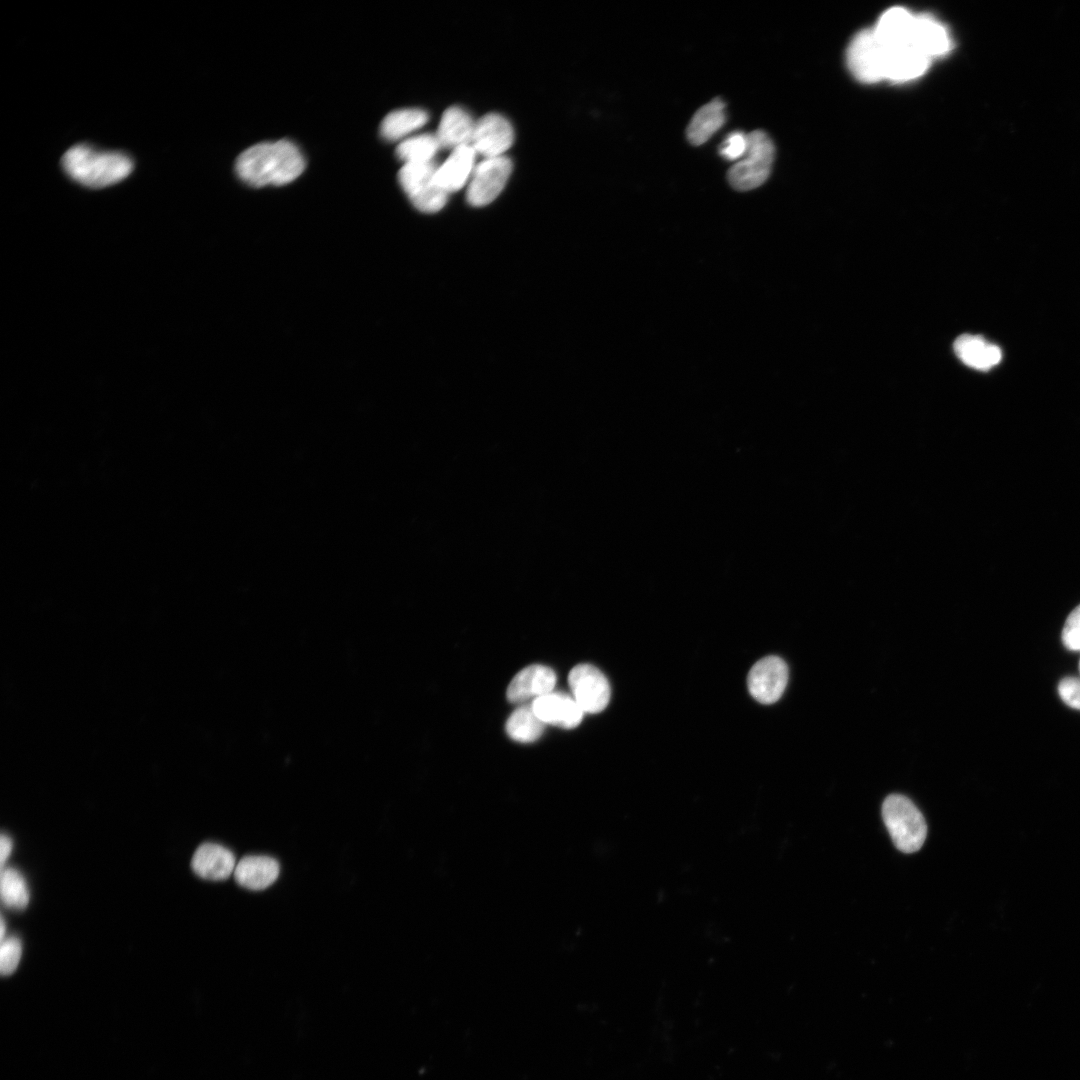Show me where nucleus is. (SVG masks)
I'll return each mask as SVG.
<instances>
[{"label":"nucleus","mask_w":1080,"mask_h":1080,"mask_svg":"<svg viewBox=\"0 0 1080 1080\" xmlns=\"http://www.w3.org/2000/svg\"><path fill=\"white\" fill-rule=\"evenodd\" d=\"M476 152L471 145L452 150L446 161L436 170V181L446 192H456L467 182L474 170Z\"/></svg>","instance_id":"6ab92c4d"},{"label":"nucleus","mask_w":1080,"mask_h":1080,"mask_svg":"<svg viewBox=\"0 0 1080 1080\" xmlns=\"http://www.w3.org/2000/svg\"><path fill=\"white\" fill-rule=\"evenodd\" d=\"M883 48L884 79L893 82H906L923 75L931 59L914 45Z\"/></svg>","instance_id":"9b49d317"},{"label":"nucleus","mask_w":1080,"mask_h":1080,"mask_svg":"<svg viewBox=\"0 0 1080 1080\" xmlns=\"http://www.w3.org/2000/svg\"><path fill=\"white\" fill-rule=\"evenodd\" d=\"M1079 670H1080V662H1079Z\"/></svg>","instance_id":"2f4dec72"},{"label":"nucleus","mask_w":1080,"mask_h":1080,"mask_svg":"<svg viewBox=\"0 0 1080 1080\" xmlns=\"http://www.w3.org/2000/svg\"><path fill=\"white\" fill-rule=\"evenodd\" d=\"M1 900L11 909L22 910L29 903V891L22 874L14 868H3L0 878Z\"/></svg>","instance_id":"393cba45"},{"label":"nucleus","mask_w":1080,"mask_h":1080,"mask_svg":"<svg viewBox=\"0 0 1080 1080\" xmlns=\"http://www.w3.org/2000/svg\"><path fill=\"white\" fill-rule=\"evenodd\" d=\"M22 945L17 937L11 936L1 941L0 970L3 976L12 974L20 961Z\"/></svg>","instance_id":"a878e982"},{"label":"nucleus","mask_w":1080,"mask_h":1080,"mask_svg":"<svg viewBox=\"0 0 1080 1080\" xmlns=\"http://www.w3.org/2000/svg\"><path fill=\"white\" fill-rule=\"evenodd\" d=\"M725 107V102L716 97L694 113L686 130L687 139L692 145L704 144L724 125Z\"/></svg>","instance_id":"412c9836"},{"label":"nucleus","mask_w":1080,"mask_h":1080,"mask_svg":"<svg viewBox=\"0 0 1080 1080\" xmlns=\"http://www.w3.org/2000/svg\"><path fill=\"white\" fill-rule=\"evenodd\" d=\"M191 867L198 876L204 879L225 880L235 870V856L228 848L220 844L206 842L195 851Z\"/></svg>","instance_id":"2eb2a0df"},{"label":"nucleus","mask_w":1080,"mask_h":1080,"mask_svg":"<svg viewBox=\"0 0 1080 1080\" xmlns=\"http://www.w3.org/2000/svg\"><path fill=\"white\" fill-rule=\"evenodd\" d=\"M475 123L470 114L459 106L446 109L435 134L441 147L454 150L470 145Z\"/></svg>","instance_id":"aec40b11"},{"label":"nucleus","mask_w":1080,"mask_h":1080,"mask_svg":"<svg viewBox=\"0 0 1080 1080\" xmlns=\"http://www.w3.org/2000/svg\"><path fill=\"white\" fill-rule=\"evenodd\" d=\"M64 172L75 182L90 188L116 184L130 175L134 163L121 152L104 151L87 144L69 148L61 159Z\"/></svg>","instance_id":"f03ea898"},{"label":"nucleus","mask_w":1080,"mask_h":1080,"mask_svg":"<svg viewBox=\"0 0 1080 1080\" xmlns=\"http://www.w3.org/2000/svg\"><path fill=\"white\" fill-rule=\"evenodd\" d=\"M435 163L404 164L398 174L400 185L412 204L420 211L434 213L441 210L448 198L436 181Z\"/></svg>","instance_id":"39448f33"},{"label":"nucleus","mask_w":1080,"mask_h":1080,"mask_svg":"<svg viewBox=\"0 0 1080 1080\" xmlns=\"http://www.w3.org/2000/svg\"><path fill=\"white\" fill-rule=\"evenodd\" d=\"M1061 699L1070 707L1080 710V679L1066 677L1058 685Z\"/></svg>","instance_id":"c85d7f7f"},{"label":"nucleus","mask_w":1080,"mask_h":1080,"mask_svg":"<svg viewBox=\"0 0 1080 1080\" xmlns=\"http://www.w3.org/2000/svg\"><path fill=\"white\" fill-rule=\"evenodd\" d=\"M915 18L916 15L904 7H892L880 16L873 30L884 48L914 45Z\"/></svg>","instance_id":"4468645a"},{"label":"nucleus","mask_w":1080,"mask_h":1080,"mask_svg":"<svg viewBox=\"0 0 1080 1080\" xmlns=\"http://www.w3.org/2000/svg\"><path fill=\"white\" fill-rule=\"evenodd\" d=\"M12 850V841L9 836L2 833L0 839V863L1 868H4L5 862L8 859Z\"/></svg>","instance_id":"c756f323"},{"label":"nucleus","mask_w":1080,"mask_h":1080,"mask_svg":"<svg viewBox=\"0 0 1080 1080\" xmlns=\"http://www.w3.org/2000/svg\"><path fill=\"white\" fill-rule=\"evenodd\" d=\"M555 684L556 674L550 667L534 664L513 677L507 687L506 696L511 703H523L552 692Z\"/></svg>","instance_id":"f8f14e48"},{"label":"nucleus","mask_w":1080,"mask_h":1080,"mask_svg":"<svg viewBox=\"0 0 1080 1080\" xmlns=\"http://www.w3.org/2000/svg\"><path fill=\"white\" fill-rule=\"evenodd\" d=\"M748 146L744 156L728 171L729 184L738 191H749L761 186L769 177L775 158V146L762 130L747 134Z\"/></svg>","instance_id":"20e7f679"},{"label":"nucleus","mask_w":1080,"mask_h":1080,"mask_svg":"<svg viewBox=\"0 0 1080 1080\" xmlns=\"http://www.w3.org/2000/svg\"><path fill=\"white\" fill-rule=\"evenodd\" d=\"M304 169L300 150L289 140L253 145L243 151L235 163L240 179L255 187L288 184Z\"/></svg>","instance_id":"f257e3e1"},{"label":"nucleus","mask_w":1080,"mask_h":1080,"mask_svg":"<svg viewBox=\"0 0 1080 1080\" xmlns=\"http://www.w3.org/2000/svg\"><path fill=\"white\" fill-rule=\"evenodd\" d=\"M913 42L931 60L946 55L952 48L946 27L929 14L916 15Z\"/></svg>","instance_id":"dca6fc26"},{"label":"nucleus","mask_w":1080,"mask_h":1080,"mask_svg":"<svg viewBox=\"0 0 1080 1080\" xmlns=\"http://www.w3.org/2000/svg\"><path fill=\"white\" fill-rule=\"evenodd\" d=\"M436 135L425 133L404 139L396 148L397 157L404 162L427 163L440 148Z\"/></svg>","instance_id":"b1692460"},{"label":"nucleus","mask_w":1080,"mask_h":1080,"mask_svg":"<svg viewBox=\"0 0 1080 1080\" xmlns=\"http://www.w3.org/2000/svg\"><path fill=\"white\" fill-rule=\"evenodd\" d=\"M280 872L276 859L264 855L243 857L234 870L236 882L250 890H263L278 878Z\"/></svg>","instance_id":"f3484780"},{"label":"nucleus","mask_w":1080,"mask_h":1080,"mask_svg":"<svg viewBox=\"0 0 1080 1080\" xmlns=\"http://www.w3.org/2000/svg\"><path fill=\"white\" fill-rule=\"evenodd\" d=\"M532 708L544 724L563 728L578 726L584 711L575 699L562 692H550L532 701Z\"/></svg>","instance_id":"ddd939ff"},{"label":"nucleus","mask_w":1080,"mask_h":1080,"mask_svg":"<svg viewBox=\"0 0 1080 1080\" xmlns=\"http://www.w3.org/2000/svg\"><path fill=\"white\" fill-rule=\"evenodd\" d=\"M747 146V134L742 131H733L720 144L718 152L725 160L737 162L746 153Z\"/></svg>","instance_id":"bb28decb"},{"label":"nucleus","mask_w":1080,"mask_h":1080,"mask_svg":"<svg viewBox=\"0 0 1080 1080\" xmlns=\"http://www.w3.org/2000/svg\"><path fill=\"white\" fill-rule=\"evenodd\" d=\"M4 936H5V921H4V918L1 917V932H0L1 941L4 940Z\"/></svg>","instance_id":"7c9ffc66"},{"label":"nucleus","mask_w":1080,"mask_h":1080,"mask_svg":"<svg viewBox=\"0 0 1080 1080\" xmlns=\"http://www.w3.org/2000/svg\"><path fill=\"white\" fill-rule=\"evenodd\" d=\"M882 818L898 850L913 853L922 847L927 836L926 821L909 798L900 794L886 797Z\"/></svg>","instance_id":"7ed1b4c3"},{"label":"nucleus","mask_w":1080,"mask_h":1080,"mask_svg":"<svg viewBox=\"0 0 1080 1080\" xmlns=\"http://www.w3.org/2000/svg\"><path fill=\"white\" fill-rule=\"evenodd\" d=\"M514 132L510 122L498 113H488L476 123L471 146L485 158L503 156L513 144Z\"/></svg>","instance_id":"9d476101"},{"label":"nucleus","mask_w":1080,"mask_h":1080,"mask_svg":"<svg viewBox=\"0 0 1080 1080\" xmlns=\"http://www.w3.org/2000/svg\"><path fill=\"white\" fill-rule=\"evenodd\" d=\"M568 683L572 697L584 713H598L610 700V685L605 675L590 664H579L571 669Z\"/></svg>","instance_id":"6e6552de"},{"label":"nucleus","mask_w":1080,"mask_h":1080,"mask_svg":"<svg viewBox=\"0 0 1080 1080\" xmlns=\"http://www.w3.org/2000/svg\"><path fill=\"white\" fill-rule=\"evenodd\" d=\"M788 682V667L778 656H766L750 669L747 686L751 696L763 704L776 702Z\"/></svg>","instance_id":"1a4fd4ad"},{"label":"nucleus","mask_w":1080,"mask_h":1080,"mask_svg":"<svg viewBox=\"0 0 1080 1080\" xmlns=\"http://www.w3.org/2000/svg\"><path fill=\"white\" fill-rule=\"evenodd\" d=\"M1062 642L1069 650L1080 651V605L1072 610L1065 621Z\"/></svg>","instance_id":"cd10ccee"},{"label":"nucleus","mask_w":1080,"mask_h":1080,"mask_svg":"<svg viewBox=\"0 0 1080 1080\" xmlns=\"http://www.w3.org/2000/svg\"><path fill=\"white\" fill-rule=\"evenodd\" d=\"M505 728L513 740L529 743L542 735L544 723L537 717L532 705H522L509 716Z\"/></svg>","instance_id":"5701e85b"},{"label":"nucleus","mask_w":1080,"mask_h":1080,"mask_svg":"<svg viewBox=\"0 0 1080 1080\" xmlns=\"http://www.w3.org/2000/svg\"><path fill=\"white\" fill-rule=\"evenodd\" d=\"M511 171L512 163L508 157L485 158L471 175L466 192L468 203L475 207L491 203L503 190Z\"/></svg>","instance_id":"0eeeda50"},{"label":"nucleus","mask_w":1080,"mask_h":1080,"mask_svg":"<svg viewBox=\"0 0 1080 1080\" xmlns=\"http://www.w3.org/2000/svg\"><path fill=\"white\" fill-rule=\"evenodd\" d=\"M847 63L854 77L863 83L884 80V53L873 29L858 32L847 50Z\"/></svg>","instance_id":"423d86ee"},{"label":"nucleus","mask_w":1080,"mask_h":1080,"mask_svg":"<svg viewBox=\"0 0 1080 1080\" xmlns=\"http://www.w3.org/2000/svg\"><path fill=\"white\" fill-rule=\"evenodd\" d=\"M427 121L428 114L422 109L406 108L392 111L382 120L380 133L387 140H399L422 127Z\"/></svg>","instance_id":"4be33fe9"},{"label":"nucleus","mask_w":1080,"mask_h":1080,"mask_svg":"<svg viewBox=\"0 0 1080 1080\" xmlns=\"http://www.w3.org/2000/svg\"><path fill=\"white\" fill-rule=\"evenodd\" d=\"M957 357L967 366L987 371L999 364L1001 349L979 335L963 334L953 345Z\"/></svg>","instance_id":"a211bd4d"}]
</instances>
